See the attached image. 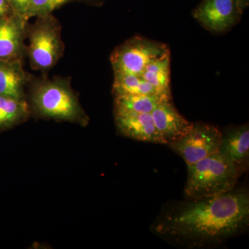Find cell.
Masks as SVG:
<instances>
[{
	"label": "cell",
	"mask_w": 249,
	"mask_h": 249,
	"mask_svg": "<svg viewBox=\"0 0 249 249\" xmlns=\"http://www.w3.org/2000/svg\"><path fill=\"white\" fill-rule=\"evenodd\" d=\"M169 54V47L165 44L137 36L114 49L110 62L114 73L142 76L149 63Z\"/></svg>",
	"instance_id": "cell-5"
},
{
	"label": "cell",
	"mask_w": 249,
	"mask_h": 249,
	"mask_svg": "<svg viewBox=\"0 0 249 249\" xmlns=\"http://www.w3.org/2000/svg\"><path fill=\"white\" fill-rule=\"evenodd\" d=\"M222 137V132L215 126L204 123H193L186 135L168 145L182 157L187 165H190L217 153Z\"/></svg>",
	"instance_id": "cell-6"
},
{
	"label": "cell",
	"mask_w": 249,
	"mask_h": 249,
	"mask_svg": "<svg viewBox=\"0 0 249 249\" xmlns=\"http://www.w3.org/2000/svg\"><path fill=\"white\" fill-rule=\"evenodd\" d=\"M61 31V24L52 14L37 17L34 24H28L27 55L33 70L45 73L63 56Z\"/></svg>",
	"instance_id": "cell-4"
},
{
	"label": "cell",
	"mask_w": 249,
	"mask_h": 249,
	"mask_svg": "<svg viewBox=\"0 0 249 249\" xmlns=\"http://www.w3.org/2000/svg\"><path fill=\"white\" fill-rule=\"evenodd\" d=\"M242 13L232 0H203L193 16L206 30L221 34L235 27Z\"/></svg>",
	"instance_id": "cell-7"
},
{
	"label": "cell",
	"mask_w": 249,
	"mask_h": 249,
	"mask_svg": "<svg viewBox=\"0 0 249 249\" xmlns=\"http://www.w3.org/2000/svg\"><path fill=\"white\" fill-rule=\"evenodd\" d=\"M142 76L160 96L171 97L170 54L156 59L145 67Z\"/></svg>",
	"instance_id": "cell-14"
},
{
	"label": "cell",
	"mask_w": 249,
	"mask_h": 249,
	"mask_svg": "<svg viewBox=\"0 0 249 249\" xmlns=\"http://www.w3.org/2000/svg\"><path fill=\"white\" fill-rule=\"evenodd\" d=\"M29 21L12 14L0 18V59L24 60L27 56V26Z\"/></svg>",
	"instance_id": "cell-8"
},
{
	"label": "cell",
	"mask_w": 249,
	"mask_h": 249,
	"mask_svg": "<svg viewBox=\"0 0 249 249\" xmlns=\"http://www.w3.org/2000/svg\"><path fill=\"white\" fill-rule=\"evenodd\" d=\"M114 113L116 129L121 135L142 142L166 144L156 127L151 114Z\"/></svg>",
	"instance_id": "cell-9"
},
{
	"label": "cell",
	"mask_w": 249,
	"mask_h": 249,
	"mask_svg": "<svg viewBox=\"0 0 249 249\" xmlns=\"http://www.w3.org/2000/svg\"><path fill=\"white\" fill-rule=\"evenodd\" d=\"M76 1H82V2L91 5V6H102L107 0H76Z\"/></svg>",
	"instance_id": "cell-21"
},
{
	"label": "cell",
	"mask_w": 249,
	"mask_h": 249,
	"mask_svg": "<svg viewBox=\"0 0 249 249\" xmlns=\"http://www.w3.org/2000/svg\"><path fill=\"white\" fill-rule=\"evenodd\" d=\"M249 223L248 191L233 189L181 204L159 222L156 231L197 245L225 240Z\"/></svg>",
	"instance_id": "cell-1"
},
{
	"label": "cell",
	"mask_w": 249,
	"mask_h": 249,
	"mask_svg": "<svg viewBox=\"0 0 249 249\" xmlns=\"http://www.w3.org/2000/svg\"><path fill=\"white\" fill-rule=\"evenodd\" d=\"M112 93L114 96L139 94L163 96H160L155 88L147 83L146 80H144L142 76L129 73H114Z\"/></svg>",
	"instance_id": "cell-16"
},
{
	"label": "cell",
	"mask_w": 249,
	"mask_h": 249,
	"mask_svg": "<svg viewBox=\"0 0 249 249\" xmlns=\"http://www.w3.org/2000/svg\"><path fill=\"white\" fill-rule=\"evenodd\" d=\"M185 194L191 199L219 196L235 189L242 173L219 152L187 165Z\"/></svg>",
	"instance_id": "cell-3"
},
{
	"label": "cell",
	"mask_w": 249,
	"mask_h": 249,
	"mask_svg": "<svg viewBox=\"0 0 249 249\" xmlns=\"http://www.w3.org/2000/svg\"><path fill=\"white\" fill-rule=\"evenodd\" d=\"M31 116L45 120L69 122L85 127L89 116L80 104L71 80L62 77H33L27 89Z\"/></svg>",
	"instance_id": "cell-2"
},
{
	"label": "cell",
	"mask_w": 249,
	"mask_h": 249,
	"mask_svg": "<svg viewBox=\"0 0 249 249\" xmlns=\"http://www.w3.org/2000/svg\"><path fill=\"white\" fill-rule=\"evenodd\" d=\"M33 76L23 67V60L0 59V95L27 99V89Z\"/></svg>",
	"instance_id": "cell-12"
},
{
	"label": "cell",
	"mask_w": 249,
	"mask_h": 249,
	"mask_svg": "<svg viewBox=\"0 0 249 249\" xmlns=\"http://www.w3.org/2000/svg\"><path fill=\"white\" fill-rule=\"evenodd\" d=\"M235 3L240 12L243 14L246 9L249 7V0H232Z\"/></svg>",
	"instance_id": "cell-20"
},
{
	"label": "cell",
	"mask_w": 249,
	"mask_h": 249,
	"mask_svg": "<svg viewBox=\"0 0 249 249\" xmlns=\"http://www.w3.org/2000/svg\"><path fill=\"white\" fill-rule=\"evenodd\" d=\"M8 1L14 14L21 16L29 21L27 14L31 0H8Z\"/></svg>",
	"instance_id": "cell-18"
},
{
	"label": "cell",
	"mask_w": 249,
	"mask_h": 249,
	"mask_svg": "<svg viewBox=\"0 0 249 249\" xmlns=\"http://www.w3.org/2000/svg\"><path fill=\"white\" fill-rule=\"evenodd\" d=\"M114 96V111L137 114H151L165 96L152 95L121 94Z\"/></svg>",
	"instance_id": "cell-15"
},
{
	"label": "cell",
	"mask_w": 249,
	"mask_h": 249,
	"mask_svg": "<svg viewBox=\"0 0 249 249\" xmlns=\"http://www.w3.org/2000/svg\"><path fill=\"white\" fill-rule=\"evenodd\" d=\"M76 0H31L28 19L52 14L55 10Z\"/></svg>",
	"instance_id": "cell-17"
},
{
	"label": "cell",
	"mask_w": 249,
	"mask_h": 249,
	"mask_svg": "<svg viewBox=\"0 0 249 249\" xmlns=\"http://www.w3.org/2000/svg\"><path fill=\"white\" fill-rule=\"evenodd\" d=\"M151 114L156 127L166 144L186 135L193 125V123H190L179 114L171 98L162 99Z\"/></svg>",
	"instance_id": "cell-10"
},
{
	"label": "cell",
	"mask_w": 249,
	"mask_h": 249,
	"mask_svg": "<svg viewBox=\"0 0 249 249\" xmlns=\"http://www.w3.org/2000/svg\"><path fill=\"white\" fill-rule=\"evenodd\" d=\"M218 152L230 160L243 173L249 160V127L248 124L229 129L222 133Z\"/></svg>",
	"instance_id": "cell-11"
},
{
	"label": "cell",
	"mask_w": 249,
	"mask_h": 249,
	"mask_svg": "<svg viewBox=\"0 0 249 249\" xmlns=\"http://www.w3.org/2000/svg\"><path fill=\"white\" fill-rule=\"evenodd\" d=\"M14 14L8 0H0V18Z\"/></svg>",
	"instance_id": "cell-19"
},
{
	"label": "cell",
	"mask_w": 249,
	"mask_h": 249,
	"mask_svg": "<svg viewBox=\"0 0 249 249\" xmlns=\"http://www.w3.org/2000/svg\"><path fill=\"white\" fill-rule=\"evenodd\" d=\"M30 117L27 99L0 95V132L22 124Z\"/></svg>",
	"instance_id": "cell-13"
}]
</instances>
